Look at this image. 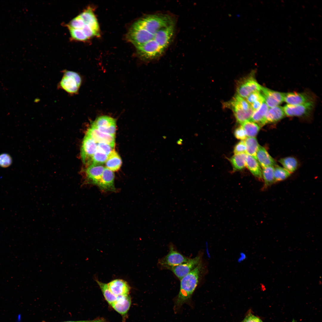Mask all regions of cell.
<instances>
[{"mask_svg":"<svg viewBox=\"0 0 322 322\" xmlns=\"http://www.w3.org/2000/svg\"><path fill=\"white\" fill-rule=\"evenodd\" d=\"M108 156L97 149L91 160L92 164L100 165L105 162Z\"/></svg>","mask_w":322,"mask_h":322,"instance_id":"obj_34","label":"cell"},{"mask_svg":"<svg viewBox=\"0 0 322 322\" xmlns=\"http://www.w3.org/2000/svg\"><path fill=\"white\" fill-rule=\"evenodd\" d=\"M246 146L244 141L241 140L234 146L233 152L234 154L246 153Z\"/></svg>","mask_w":322,"mask_h":322,"instance_id":"obj_39","label":"cell"},{"mask_svg":"<svg viewBox=\"0 0 322 322\" xmlns=\"http://www.w3.org/2000/svg\"><path fill=\"white\" fill-rule=\"evenodd\" d=\"M201 256L198 255L193 258H190L187 262L170 268L174 275L180 280L194 269L200 263Z\"/></svg>","mask_w":322,"mask_h":322,"instance_id":"obj_9","label":"cell"},{"mask_svg":"<svg viewBox=\"0 0 322 322\" xmlns=\"http://www.w3.org/2000/svg\"><path fill=\"white\" fill-rule=\"evenodd\" d=\"M127 38L137 47L152 40L154 37L136 22L129 30Z\"/></svg>","mask_w":322,"mask_h":322,"instance_id":"obj_7","label":"cell"},{"mask_svg":"<svg viewBox=\"0 0 322 322\" xmlns=\"http://www.w3.org/2000/svg\"><path fill=\"white\" fill-rule=\"evenodd\" d=\"M262 86L253 75H249L238 82L236 87V94L245 99L254 92L260 91Z\"/></svg>","mask_w":322,"mask_h":322,"instance_id":"obj_5","label":"cell"},{"mask_svg":"<svg viewBox=\"0 0 322 322\" xmlns=\"http://www.w3.org/2000/svg\"><path fill=\"white\" fill-rule=\"evenodd\" d=\"M136 48L140 56L147 61L154 60L159 57L165 50L154 39Z\"/></svg>","mask_w":322,"mask_h":322,"instance_id":"obj_4","label":"cell"},{"mask_svg":"<svg viewBox=\"0 0 322 322\" xmlns=\"http://www.w3.org/2000/svg\"><path fill=\"white\" fill-rule=\"evenodd\" d=\"M274 167L269 166L263 168L262 177L264 182V186L267 187L274 183Z\"/></svg>","mask_w":322,"mask_h":322,"instance_id":"obj_31","label":"cell"},{"mask_svg":"<svg viewBox=\"0 0 322 322\" xmlns=\"http://www.w3.org/2000/svg\"><path fill=\"white\" fill-rule=\"evenodd\" d=\"M234 134L236 139L241 140H244L247 137L246 132L241 126L235 130Z\"/></svg>","mask_w":322,"mask_h":322,"instance_id":"obj_40","label":"cell"},{"mask_svg":"<svg viewBox=\"0 0 322 322\" xmlns=\"http://www.w3.org/2000/svg\"><path fill=\"white\" fill-rule=\"evenodd\" d=\"M97 148V143L88 136L86 134L83 139L81 148L80 156L84 164L88 163Z\"/></svg>","mask_w":322,"mask_h":322,"instance_id":"obj_10","label":"cell"},{"mask_svg":"<svg viewBox=\"0 0 322 322\" xmlns=\"http://www.w3.org/2000/svg\"><path fill=\"white\" fill-rule=\"evenodd\" d=\"M246 166L251 173L255 177L262 178V170L257 159L253 156L247 154Z\"/></svg>","mask_w":322,"mask_h":322,"instance_id":"obj_22","label":"cell"},{"mask_svg":"<svg viewBox=\"0 0 322 322\" xmlns=\"http://www.w3.org/2000/svg\"><path fill=\"white\" fill-rule=\"evenodd\" d=\"M114 174L113 171L105 168L101 178L97 186L103 192L116 191L114 185Z\"/></svg>","mask_w":322,"mask_h":322,"instance_id":"obj_14","label":"cell"},{"mask_svg":"<svg viewBox=\"0 0 322 322\" xmlns=\"http://www.w3.org/2000/svg\"><path fill=\"white\" fill-rule=\"evenodd\" d=\"M279 162L283 168L290 173L294 172L298 166V162L295 158L289 157L281 159Z\"/></svg>","mask_w":322,"mask_h":322,"instance_id":"obj_30","label":"cell"},{"mask_svg":"<svg viewBox=\"0 0 322 322\" xmlns=\"http://www.w3.org/2000/svg\"><path fill=\"white\" fill-rule=\"evenodd\" d=\"M269 109L265 101H264L260 108L255 111L250 120L253 122L260 127L266 124L265 117Z\"/></svg>","mask_w":322,"mask_h":322,"instance_id":"obj_23","label":"cell"},{"mask_svg":"<svg viewBox=\"0 0 322 322\" xmlns=\"http://www.w3.org/2000/svg\"><path fill=\"white\" fill-rule=\"evenodd\" d=\"M242 322H263L258 317L251 313H249L245 317Z\"/></svg>","mask_w":322,"mask_h":322,"instance_id":"obj_42","label":"cell"},{"mask_svg":"<svg viewBox=\"0 0 322 322\" xmlns=\"http://www.w3.org/2000/svg\"><path fill=\"white\" fill-rule=\"evenodd\" d=\"M241 125L248 137H255L260 129L258 125L250 120L246 121Z\"/></svg>","mask_w":322,"mask_h":322,"instance_id":"obj_28","label":"cell"},{"mask_svg":"<svg viewBox=\"0 0 322 322\" xmlns=\"http://www.w3.org/2000/svg\"><path fill=\"white\" fill-rule=\"evenodd\" d=\"M227 103L233 111L237 122L241 124L250 120L254 112L245 99L236 94Z\"/></svg>","mask_w":322,"mask_h":322,"instance_id":"obj_3","label":"cell"},{"mask_svg":"<svg viewBox=\"0 0 322 322\" xmlns=\"http://www.w3.org/2000/svg\"><path fill=\"white\" fill-rule=\"evenodd\" d=\"M111 291L117 296L129 295L130 288L128 283L121 279H115L107 284Z\"/></svg>","mask_w":322,"mask_h":322,"instance_id":"obj_16","label":"cell"},{"mask_svg":"<svg viewBox=\"0 0 322 322\" xmlns=\"http://www.w3.org/2000/svg\"><path fill=\"white\" fill-rule=\"evenodd\" d=\"M244 141L246 146V154L256 159V152L259 145L257 139L255 137H247Z\"/></svg>","mask_w":322,"mask_h":322,"instance_id":"obj_29","label":"cell"},{"mask_svg":"<svg viewBox=\"0 0 322 322\" xmlns=\"http://www.w3.org/2000/svg\"><path fill=\"white\" fill-rule=\"evenodd\" d=\"M105 320L103 318H97L92 320L83 321V322H105Z\"/></svg>","mask_w":322,"mask_h":322,"instance_id":"obj_43","label":"cell"},{"mask_svg":"<svg viewBox=\"0 0 322 322\" xmlns=\"http://www.w3.org/2000/svg\"><path fill=\"white\" fill-rule=\"evenodd\" d=\"M91 126L96 128L102 132L115 136L116 131V125L109 127L95 126L92 125H91Z\"/></svg>","mask_w":322,"mask_h":322,"instance_id":"obj_37","label":"cell"},{"mask_svg":"<svg viewBox=\"0 0 322 322\" xmlns=\"http://www.w3.org/2000/svg\"><path fill=\"white\" fill-rule=\"evenodd\" d=\"M105 168L100 165L92 164L86 171L85 182L86 184L97 185Z\"/></svg>","mask_w":322,"mask_h":322,"instance_id":"obj_13","label":"cell"},{"mask_svg":"<svg viewBox=\"0 0 322 322\" xmlns=\"http://www.w3.org/2000/svg\"><path fill=\"white\" fill-rule=\"evenodd\" d=\"M189 259L177 250L173 245L171 244L168 254L159 260L158 264L161 267L168 270L187 262Z\"/></svg>","mask_w":322,"mask_h":322,"instance_id":"obj_6","label":"cell"},{"mask_svg":"<svg viewBox=\"0 0 322 322\" xmlns=\"http://www.w3.org/2000/svg\"><path fill=\"white\" fill-rule=\"evenodd\" d=\"M202 268L200 263L180 280L179 293L173 300V310L175 313H179L184 304L192 306L191 297L199 283Z\"/></svg>","mask_w":322,"mask_h":322,"instance_id":"obj_1","label":"cell"},{"mask_svg":"<svg viewBox=\"0 0 322 322\" xmlns=\"http://www.w3.org/2000/svg\"><path fill=\"white\" fill-rule=\"evenodd\" d=\"M122 161L120 157L114 150L108 156L105 162L106 168L113 171H118L120 168Z\"/></svg>","mask_w":322,"mask_h":322,"instance_id":"obj_24","label":"cell"},{"mask_svg":"<svg viewBox=\"0 0 322 322\" xmlns=\"http://www.w3.org/2000/svg\"><path fill=\"white\" fill-rule=\"evenodd\" d=\"M85 24L83 20L79 15L72 19L69 24H66V26L75 29H81Z\"/></svg>","mask_w":322,"mask_h":322,"instance_id":"obj_35","label":"cell"},{"mask_svg":"<svg viewBox=\"0 0 322 322\" xmlns=\"http://www.w3.org/2000/svg\"><path fill=\"white\" fill-rule=\"evenodd\" d=\"M256 159L262 168L269 166H275L277 165L275 160L266 149L260 145L256 152Z\"/></svg>","mask_w":322,"mask_h":322,"instance_id":"obj_18","label":"cell"},{"mask_svg":"<svg viewBox=\"0 0 322 322\" xmlns=\"http://www.w3.org/2000/svg\"><path fill=\"white\" fill-rule=\"evenodd\" d=\"M284 101L288 104L295 105L310 101L309 98L304 93L290 92L285 93Z\"/></svg>","mask_w":322,"mask_h":322,"instance_id":"obj_21","label":"cell"},{"mask_svg":"<svg viewBox=\"0 0 322 322\" xmlns=\"http://www.w3.org/2000/svg\"><path fill=\"white\" fill-rule=\"evenodd\" d=\"M81 29L84 34L88 38H90L95 35L98 36L99 35L87 24H85Z\"/></svg>","mask_w":322,"mask_h":322,"instance_id":"obj_41","label":"cell"},{"mask_svg":"<svg viewBox=\"0 0 322 322\" xmlns=\"http://www.w3.org/2000/svg\"><path fill=\"white\" fill-rule=\"evenodd\" d=\"M86 135L90 137L97 143H106L114 148L115 136L102 132L91 126L88 129Z\"/></svg>","mask_w":322,"mask_h":322,"instance_id":"obj_15","label":"cell"},{"mask_svg":"<svg viewBox=\"0 0 322 322\" xmlns=\"http://www.w3.org/2000/svg\"><path fill=\"white\" fill-rule=\"evenodd\" d=\"M247 156L246 153L234 154L230 159L234 171L241 170L245 168Z\"/></svg>","mask_w":322,"mask_h":322,"instance_id":"obj_26","label":"cell"},{"mask_svg":"<svg viewBox=\"0 0 322 322\" xmlns=\"http://www.w3.org/2000/svg\"><path fill=\"white\" fill-rule=\"evenodd\" d=\"M131 304V298L129 295L117 296L116 301L111 306L116 311L122 315L128 312Z\"/></svg>","mask_w":322,"mask_h":322,"instance_id":"obj_17","label":"cell"},{"mask_svg":"<svg viewBox=\"0 0 322 322\" xmlns=\"http://www.w3.org/2000/svg\"><path fill=\"white\" fill-rule=\"evenodd\" d=\"M313 102L310 101L297 105L287 104L283 107L285 114L290 117L302 116L308 114L312 110Z\"/></svg>","mask_w":322,"mask_h":322,"instance_id":"obj_11","label":"cell"},{"mask_svg":"<svg viewBox=\"0 0 322 322\" xmlns=\"http://www.w3.org/2000/svg\"><path fill=\"white\" fill-rule=\"evenodd\" d=\"M260 92L269 107L278 106L284 101V93L272 90L263 86Z\"/></svg>","mask_w":322,"mask_h":322,"instance_id":"obj_12","label":"cell"},{"mask_svg":"<svg viewBox=\"0 0 322 322\" xmlns=\"http://www.w3.org/2000/svg\"><path fill=\"white\" fill-rule=\"evenodd\" d=\"M79 15L85 24L89 26L99 35V27L95 16L90 7H89L82 12Z\"/></svg>","mask_w":322,"mask_h":322,"instance_id":"obj_20","label":"cell"},{"mask_svg":"<svg viewBox=\"0 0 322 322\" xmlns=\"http://www.w3.org/2000/svg\"><path fill=\"white\" fill-rule=\"evenodd\" d=\"M80 76L77 73L72 71L65 72L60 82V87L71 94L77 93L81 84Z\"/></svg>","mask_w":322,"mask_h":322,"instance_id":"obj_8","label":"cell"},{"mask_svg":"<svg viewBox=\"0 0 322 322\" xmlns=\"http://www.w3.org/2000/svg\"><path fill=\"white\" fill-rule=\"evenodd\" d=\"M245 99L254 112L260 108L264 101L260 91H256L251 93Z\"/></svg>","mask_w":322,"mask_h":322,"instance_id":"obj_25","label":"cell"},{"mask_svg":"<svg viewBox=\"0 0 322 322\" xmlns=\"http://www.w3.org/2000/svg\"><path fill=\"white\" fill-rule=\"evenodd\" d=\"M137 22L154 37L160 29L174 24L171 16L164 14L148 15Z\"/></svg>","mask_w":322,"mask_h":322,"instance_id":"obj_2","label":"cell"},{"mask_svg":"<svg viewBox=\"0 0 322 322\" xmlns=\"http://www.w3.org/2000/svg\"><path fill=\"white\" fill-rule=\"evenodd\" d=\"M12 162L11 156L8 154L3 153L0 154V166L6 168L10 166Z\"/></svg>","mask_w":322,"mask_h":322,"instance_id":"obj_36","label":"cell"},{"mask_svg":"<svg viewBox=\"0 0 322 322\" xmlns=\"http://www.w3.org/2000/svg\"><path fill=\"white\" fill-rule=\"evenodd\" d=\"M114 147L106 143H97V149L108 156L114 150Z\"/></svg>","mask_w":322,"mask_h":322,"instance_id":"obj_38","label":"cell"},{"mask_svg":"<svg viewBox=\"0 0 322 322\" xmlns=\"http://www.w3.org/2000/svg\"><path fill=\"white\" fill-rule=\"evenodd\" d=\"M83 321H64V322H83ZM41 322H47V321H41Z\"/></svg>","mask_w":322,"mask_h":322,"instance_id":"obj_44","label":"cell"},{"mask_svg":"<svg viewBox=\"0 0 322 322\" xmlns=\"http://www.w3.org/2000/svg\"><path fill=\"white\" fill-rule=\"evenodd\" d=\"M96 281L106 301L110 305L117 300V296L114 295L110 290L107 284L101 282L98 280Z\"/></svg>","mask_w":322,"mask_h":322,"instance_id":"obj_27","label":"cell"},{"mask_svg":"<svg viewBox=\"0 0 322 322\" xmlns=\"http://www.w3.org/2000/svg\"><path fill=\"white\" fill-rule=\"evenodd\" d=\"M283 108L279 106L269 108L265 115L266 124L277 122L285 116Z\"/></svg>","mask_w":322,"mask_h":322,"instance_id":"obj_19","label":"cell"},{"mask_svg":"<svg viewBox=\"0 0 322 322\" xmlns=\"http://www.w3.org/2000/svg\"><path fill=\"white\" fill-rule=\"evenodd\" d=\"M291 173L284 168L277 165L274 167V182L283 180L288 177Z\"/></svg>","mask_w":322,"mask_h":322,"instance_id":"obj_32","label":"cell"},{"mask_svg":"<svg viewBox=\"0 0 322 322\" xmlns=\"http://www.w3.org/2000/svg\"><path fill=\"white\" fill-rule=\"evenodd\" d=\"M68 29L71 38L75 41H85L88 38L84 33L82 29H75L66 26Z\"/></svg>","mask_w":322,"mask_h":322,"instance_id":"obj_33","label":"cell"}]
</instances>
